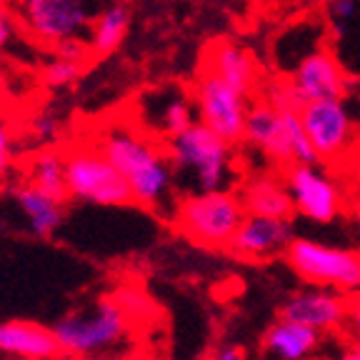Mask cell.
<instances>
[{"instance_id": "e0dca14e", "label": "cell", "mask_w": 360, "mask_h": 360, "mask_svg": "<svg viewBox=\"0 0 360 360\" xmlns=\"http://www.w3.org/2000/svg\"><path fill=\"white\" fill-rule=\"evenodd\" d=\"M243 208L250 215H265V218H285L295 215L290 193H288L285 180L276 173H253L240 180L238 188Z\"/></svg>"}, {"instance_id": "4316f807", "label": "cell", "mask_w": 360, "mask_h": 360, "mask_svg": "<svg viewBox=\"0 0 360 360\" xmlns=\"http://www.w3.org/2000/svg\"><path fill=\"white\" fill-rule=\"evenodd\" d=\"M11 155H13L11 133H8L6 123L0 120V175H6V170L11 168Z\"/></svg>"}, {"instance_id": "484cf974", "label": "cell", "mask_w": 360, "mask_h": 360, "mask_svg": "<svg viewBox=\"0 0 360 360\" xmlns=\"http://www.w3.org/2000/svg\"><path fill=\"white\" fill-rule=\"evenodd\" d=\"M15 30H18V20H15V13L0 0V48H8L15 38Z\"/></svg>"}, {"instance_id": "4dcf8cb0", "label": "cell", "mask_w": 360, "mask_h": 360, "mask_svg": "<svg viewBox=\"0 0 360 360\" xmlns=\"http://www.w3.org/2000/svg\"><path fill=\"white\" fill-rule=\"evenodd\" d=\"M328 360H360V350L358 348L343 350L340 355H335V358H328Z\"/></svg>"}, {"instance_id": "f1b7e54d", "label": "cell", "mask_w": 360, "mask_h": 360, "mask_svg": "<svg viewBox=\"0 0 360 360\" xmlns=\"http://www.w3.org/2000/svg\"><path fill=\"white\" fill-rule=\"evenodd\" d=\"M213 360H245L243 358V350L238 345H223V348L215 353Z\"/></svg>"}, {"instance_id": "836d02e7", "label": "cell", "mask_w": 360, "mask_h": 360, "mask_svg": "<svg viewBox=\"0 0 360 360\" xmlns=\"http://www.w3.org/2000/svg\"><path fill=\"white\" fill-rule=\"evenodd\" d=\"M110 3H130V0H110Z\"/></svg>"}, {"instance_id": "6da1fadb", "label": "cell", "mask_w": 360, "mask_h": 360, "mask_svg": "<svg viewBox=\"0 0 360 360\" xmlns=\"http://www.w3.org/2000/svg\"><path fill=\"white\" fill-rule=\"evenodd\" d=\"M98 148L125 178L133 202L163 210L175 195V175L165 141L141 125L112 123L98 135Z\"/></svg>"}, {"instance_id": "8992f818", "label": "cell", "mask_w": 360, "mask_h": 360, "mask_svg": "<svg viewBox=\"0 0 360 360\" xmlns=\"http://www.w3.org/2000/svg\"><path fill=\"white\" fill-rule=\"evenodd\" d=\"M300 120L321 165H348L360 150V128L348 98H323L300 105Z\"/></svg>"}, {"instance_id": "ffe728a7", "label": "cell", "mask_w": 360, "mask_h": 360, "mask_svg": "<svg viewBox=\"0 0 360 360\" xmlns=\"http://www.w3.org/2000/svg\"><path fill=\"white\" fill-rule=\"evenodd\" d=\"M15 202L35 238H51L60 228L65 215V200L60 198L25 183L15 191Z\"/></svg>"}, {"instance_id": "7a4b0ae2", "label": "cell", "mask_w": 360, "mask_h": 360, "mask_svg": "<svg viewBox=\"0 0 360 360\" xmlns=\"http://www.w3.org/2000/svg\"><path fill=\"white\" fill-rule=\"evenodd\" d=\"M175 188L186 193L236 191L240 178L236 143H228L200 120L165 141Z\"/></svg>"}, {"instance_id": "7c38bea8", "label": "cell", "mask_w": 360, "mask_h": 360, "mask_svg": "<svg viewBox=\"0 0 360 360\" xmlns=\"http://www.w3.org/2000/svg\"><path fill=\"white\" fill-rule=\"evenodd\" d=\"M353 80L355 78L338 58V53L328 45H318L292 65L288 85L303 105L308 101H323V98H348Z\"/></svg>"}, {"instance_id": "30bf717a", "label": "cell", "mask_w": 360, "mask_h": 360, "mask_svg": "<svg viewBox=\"0 0 360 360\" xmlns=\"http://www.w3.org/2000/svg\"><path fill=\"white\" fill-rule=\"evenodd\" d=\"M191 98L195 103L198 120L202 125H208L213 133H218L228 143L240 146L243 133H245L248 108H250V98L245 93L200 68V73L193 83Z\"/></svg>"}, {"instance_id": "9a60e30c", "label": "cell", "mask_w": 360, "mask_h": 360, "mask_svg": "<svg viewBox=\"0 0 360 360\" xmlns=\"http://www.w3.org/2000/svg\"><path fill=\"white\" fill-rule=\"evenodd\" d=\"M143 128L153 133L160 141H168L173 135L183 133L198 120L195 103L191 93H183L178 88L155 90L150 96L143 98Z\"/></svg>"}, {"instance_id": "8fae6325", "label": "cell", "mask_w": 360, "mask_h": 360, "mask_svg": "<svg viewBox=\"0 0 360 360\" xmlns=\"http://www.w3.org/2000/svg\"><path fill=\"white\" fill-rule=\"evenodd\" d=\"M288 193H290L295 215L313 223H333L343 210V191L321 163H298L283 170Z\"/></svg>"}, {"instance_id": "5bb4252c", "label": "cell", "mask_w": 360, "mask_h": 360, "mask_svg": "<svg viewBox=\"0 0 360 360\" xmlns=\"http://www.w3.org/2000/svg\"><path fill=\"white\" fill-rule=\"evenodd\" d=\"M290 240H292L290 220L245 213V218L238 225V231L233 236L228 250L243 260H265L278 253H285V248Z\"/></svg>"}, {"instance_id": "5b68a950", "label": "cell", "mask_w": 360, "mask_h": 360, "mask_svg": "<svg viewBox=\"0 0 360 360\" xmlns=\"http://www.w3.org/2000/svg\"><path fill=\"white\" fill-rule=\"evenodd\" d=\"M101 0H15V20L35 43L53 51L70 43L88 45Z\"/></svg>"}, {"instance_id": "44dd1931", "label": "cell", "mask_w": 360, "mask_h": 360, "mask_svg": "<svg viewBox=\"0 0 360 360\" xmlns=\"http://www.w3.org/2000/svg\"><path fill=\"white\" fill-rule=\"evenodd\" d=\"M130 28V13L125 3H110V6L101 8L90 25L88 35V48L90 56H108V53L118 51L120 43L125 40Z\"/></svg>"}, {"instance_id": "7402d4cb", "label": "cell", "mask_w": 360, "mask_h": 360, "mask_svg": "<svg viewBox=\"0 0 360 360\" xmlns=\"http://www.w3.org/2000/svg\"><path fill=\"white\" fill-rule=\"evenodd\" d=\"M28 183L51 195L68 200V180H65V153L38 150L28 160Z\"/></svg>"}, {"instance_id": "277c9868", "label": "cell", "mask_w": 360, "mask_h": 360, "mask_svg": "<svg viewBox=\"0 0 360 360\" xmlns=\"http://www.w3.org/2000/svg\"><path fill=\"white\" fill-rule=\"evenodd\" d=\"M245 218L238 191H200L186 193L175 202L173 225L180 236H186L202 248H228L238 225Z\"/></svg>"}, {"instance_id": "83f0119b", "label": "cell", "mask_w": 360, "mask_h": 360, "mask_svg": "<svg viewBox=\"0 0 360 360\" xmlns=\"http://www.w3.org/2000/svg\"><path fill=\"white\" fill-rule=\"evenodd\" d=\"M33 130H35V133H38L40 141H48V138H53V135H56L58 125H56V120H53V118H48V115H43V118H35Z\"/></svg>"}, {"instance_id": "3957f363", "label": "cell", "mask_w": 360, "mask_h": 360, "mask_svg": "<svg viewBox=\"0 0 360 360\" xmlns=\"http://www.w3.org/2000/svg\"><path fill=\"white\" fill-rule=\"evenodd\" d=\"M243 143L281 170L298 163H318L300 120V110L276 108L265 98L250 101Z\"/></svg>"}, {"instance_id": "ac0fdd59", "label": "cell", "mask_w": 360, "mask_h": 360, "mask_svg": "<svg viewBox=\"0 0 360 360\" xmlns=\"http://www.w3.org/2000/svg\"><path fill=\"white\" fill-rule=\"evenodd\" d=\"M0 353L20 360H56L60 345L53 328L30 321L0 323Z\"/></svg>"}, {"instance_id": "ba28073f", "label": "cell", "mask_w": 360, "mask_h": 360, "mask_svg": "<svg viewBox=\"0 0 360 360\" xmlns=\"http://www.w3.org/2000/svg\"><path fill=\"white\" fill-rule=\"evenodd\" d=\"M128 315L115 303V298H103L85 310L63 315L53 326L60 353L96 355L120 343L128 330Z\"/></svg>"}, {"instance_id": "d6a6232c", "label": "cell", "mask_w": 360, "mask_h": 360, "mask_svg": "<svg viewBox=\"0 0 360 360\" xmlns=\"http://www.w3.org/2000/svg\"><path fill=\"white\" fill-rule=\"evenodd\" d=\"M355 163H358V168H360V150H358V155H355Z\"/></svg>"}, {"instance_id": "2e32d148", "label": "cell", "mask_w": 360, "mask_h": 360, "mask_svg": "<svg viewBox=\"0 0 360 360\" xmlns=\"http://www.w3.org/2000/svg\"><path fill=\"white\" fill-rule=\"evenodd\" d=\"M202 70L218 75L220 80H225L228 85H233L236 90L245 93L248 98H253V93L258 90L260 83V70L258 63L245 48H240L233 40H213L205 45L202 51Z\"/></svg>"}, {"instance_id": "cb8c5ba5", "label": "cell", "mask_w": 360, "mask_h": 360, "mask_svg": "<svg viewBox=\"0 0 360 360\" xmlns=\"http://www.w3.org/2000/svg\"><path fill=\"white\" fill-rule=\"evenodd\" d=\"M112 298H115V303L125 310V315H128V318H138V315H141V318H146V315L153 310L150 300H148L141 290H135V288H123V290H118Z\"/></svg>"}, {"instance_id": "52a82bcc", "label": "cell", "mask_w": 360, "mask_h": 360, "mask_svg": "<svg viewBox=\"0 0 360 360\" xmlns=\"http://www.w3.org/2000/svg\"><path fill=\"white\" fill-rule=\"evenodd\" d=\"M283 255L292 273L310 285L333 288L345 295L360 290V250L335 248L310 238H292Z\"/></svg>"}, {"instance_id": "603a6c76", "label": "cell", "mask_w": 360, "mask_h": 360, "mask_svg": "<svg viewBox=\"0 0 360 360\" xmlns=\"http://www.w3.org/2000/svg\"><path fill=\"white\" fill-rule=\"evenodd\" d=\"M80 70H83V58L58 53V56L45 65V80L51 85H68L78 78Z\"/></svg>"}, {"instance_id": "d4e9b609", "label": "cell", "mask_w": 360, "mask_h": 360, "mask_svg": "<svg viewBox=\"0 0 360 360\" xmlns=\"http://www.w3.org/2000/svg\"><path fill=\"white\" fill-rule=\"evenodd\" d=\"M343 333H345V338L350 340V345L360 350V290L358 292H350L348 310H345Z\"/></svg>"}, {"instance_id": "d6986e66", "label": "cell", "mask_w": 360, "mask_h": 360, "mask_svg": "<svg viewBox=\"0 0 360 360\" xmlns=\"http://www.w3.org/2000/svg\"><path fill=\"white\" fill-rule=\"evenodd\" d=\"M321 343V330L288 318H278L263 335V350L276 360H308L318 353Z\"/></svg>"}, {"instance_id": "4fadbf2b", "label": "cell", "mask_w": 360, "mask_h": 360, "mask_svg": "<svg viewBox=\"0 0 360 360\" xmlns=\"http://www.w3.org/2000/svg\"><path fill=\"white\" fill-rule=\"evenodd\" d=\"M345 310H348V295L333 288H305L285 300L281 308V318L303 323L321 333L343 330Z\"/></svg>"}, {"instance_id": "9c48e42d", "label": "cell", "mask_w": 360, "mask_h": 360, "mask_svg": "<svg viewBox=\"0 0 360 360\" xmlns=\"http://www.w3.org/2000/svg\"><path fill=\"white\" fill-rule=\"evenodd\" d=\"M68 198L103 208H123L133 202L125 178L98 146H78L65 153Z\"/></svg>"}, {"instance_id": "1f68e13d", "label": "cell", "mask_w": 360, "mask_h": 360, "mask_svg": "<svg viewBox=\"0 0 360 360\" xmlns=\"http://www.w3.org/2000/svg\"><path fill=\"white\" fill-rule=\"evenodd\" d=\"M350 213H353L355 223L360 225V193L358 195H353V200H350Z\"/></svg>"}, {"instance_id": "f546056e", "label": "cell", "mask_w": 360, "mask_h": 360, "mask_svg": "<svg viewBox=\"0 0 360 360\" xmlns=\"http://www.w3.org/2000/svg\"><path fill=\"white\" fill-rule=\"evenodd\" d=\"M348 101H350V105H353L355 120H358V128H360V78H355V80H353V88H350Z\"/></svg>"}]
</instances>
